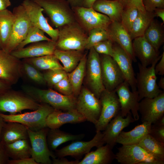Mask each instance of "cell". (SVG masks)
<instances>
[{"mask_svg":"<svg viewBox=\"0 0 164 164\" xmlns=\"http://www.w3.org/2000/svg\"><path fill=\"white\" fill-rule=\"evenodd\" d=\"M22 89L25 93L40 104H48L55 109L64 111L75 109L77 97L75 96L64 95L50 89H43L29 85L23 86Z\"/></svg>","mask_w":164,"mask_h":164,"instance_id":"obj_1","label":"cell"},{"mask_svg":"<svg viewBox=\"0 0 164 164\" xmlns=\"http://www.w3.org/2000/svg\"><path fill=\"white\" fill-rule=\"evenodd\" d=\"M58 29L59 33L56 42V49L81 51L85 49L88 35L77 21Z\"/></svg>","mask_w":164,"mask_h":164,"instance_id":"obj_2","label":"cell"},{"mask_svg":"<svg viewBox=\"0 0 164 164\" xmlns=\"http://www.w3.org/2000/svg\"><path fill=\"white\" fill-rule=\"evenodd\" d=\"M33 0L43 9L57 28L76 21L71 7L66 0Z\"/></svg>","mask_w":164,"mask_h":164,"instance_id":"obj_3","label":"cell"},{"mask_svg":"<svg viewBox=\"0 0 164 164\" xmlns=\"http://www.w3.org/2000/svg\"><path fill=\"white\" fill-rule=\"evenodd\" d=\"M40 104L24 93L9 89L0 93V113L15 114L25 110H35Z\"/></svg>","mask_w":164,"mask_h":164,"instance_id":"obj_4","label":"cell"},{"mask_svg":"<svg viewBox=\"0 0 164 164\" xmlns=\"http://www.w3.org/2000/svg\"><path fill=\"white\" fill-rule=\"evenodd\" d=\"M161 56V55L149 67H143L140 63H138L139 72L136 80L139 101L144 98H154L164 91L158 86L155 71V66Z\"/></svg>","mask_w":164,"mask_h":164,"instance_id":"obj_5","label":"cell"},{"mask_svg":"<svg viewBox=\"0 0 164 164\" xmlns=\"http://www.w3.org/2000/svg\"><path fill=\"white\" fill-rule=\"evenodd\" d=\"M37 109L30 112L15 114H5L0 113V116L5 122L20 123L32 131L46 127V119L48 115L56 110L50 105L41 104Z\"/></svg>","mask_w":164,"mask_h":164,"instance_id":"obj_6","label":"cell"},{"mask_svg":"<svg viewBox=\"0 0 164 164\" xmlns=\"http://www.w3.org/2000/svg\"><path fill=\"white\" fill-rule=\"evenodd\" d=\"M14 21L9 39L4 50L11 53L25 38L32 25L25 8L21 4L15 7L12 12Z\"/></svg>","mask_w":164,"mask_h":164,"instance_id":"obj_7","label":"cell"},{"mask_svg":"<svg viewBox=\"0 0 164 164\" xmlns=\"http://www.w3.org/2000/svg\"><path fill=\"white\" fill-rule=\"evenodd\" d=\"M49 129L46 127L35 131L27 128L31 147V157L39 164H51L50 157L52 159L56 158L47 145L46 137Z\"/></svg>","mask_w":164,"mask_h":164,"instance_id":"obj_8","label":"cell"},{"mask_svg":"<svg viewBox=\"0 0 164 164\" xmlns=\"http://www.w3.org/2000/svg\"><path fill=\"white\" fill-rule=\"evenodd\" d=\"M75 109L86 121L95 125L99 119L101 106L100 99L89 89L83 87L77 97Z\"/></svg>","mask_w":164,"mask_h":164,"instance_id":"obj_9","label":"cell"},{"mask_svg":"<svg viewBox=\"0 0 164 164\" xmlns=\"http://www.w3.org/2000/svg\"><path fill=\"white\" fill-rule=\"evenodd\" d=\"M76 21L86 32L95 28L107 30L111 22L106 15L95 10L92 7H71Z\"/></svg>","mask_w":164,"mask_h":164,"instance_id":"obj_10","label":"cell"},{"mask_svg":"<svg viewBox=\"0 0 164 164\" xmlns=\"http://www.w3.org/2000/svg\"><path fill=\"white\" fill-rule=\"evenodd\" d=\"M85 73L89 90L99 99L105 88L102 78L100 57L93 47L89 49L87 56Z\"/></svg>","mask_w":164,"mask_h":164,"instance_id":"obj_11","label":"cell"},{"mask_svg":"<svg viewBox=\"0 0 164 164\" xmlns=\"http://www.w3.org/2000/svg\"><path fill=\"white\" fill-rule=\"evenodd\" d=\"M99 99L101 109L99 119L94 125L96 132L104 130L108 123L120 111V102L115 90L109 91L105 89Z\"/></svg>","mask_w":164,"mask_h":164,"instance_id":"obj_12","label":"cell"},{"mask_svg":"<svg viewBox=\"0 0 164 164\" xmlns=\"http://www.w3.org/2000/svg\"><path fill=\"white\" fill-rule=\"evenodd\" d=\"M118 149L115 159L121 164H159L138 144L122 145Z\"/></svg>","mask_w":164,"mask_h":164,"instance_id":"obj_13","label":"cell"},{"mask_svg":"<svg viewBox=\"0 0 164 164\" xmlns=\"http://www.w3.org/2000/svg\"><path fill=\"white\" fill-rule=\"evenodd\" d=\"M129 85L125 80L115 89L120 104V113L124 118L131 112L135 121L139 119L138 114L139 102L137 91H131Z\"/></svg>","mask_w":164,"mask_h":164,"instance_id":"obj_14","label":"cell"},{"mask_svg":"<svg viewBox=\"0 0 164 164\" xmlns=\"http://www.w3.org/2000/svg\"><path fill=\"white\" fill-rule=\"evenodd\" d=\"M25 8L31 24L47 34L54 42L58 39V28H53L43 13V9L33 0H24L21 4Z\"/></svg>","mask_w":164,"mask_h":164,"instance_id":"obj_15","label":"cell"},{"mask_svg":"<svg viewBox=\"0 0 164 164\" xmlns=\"http://www.w3.org/2000/svg\"><path fill=\"white\" fill-rule=\"evenodd\" d=\"M101 76L105 89L113 91L125 80L116 62L111 56L103 54L100 57Z\"/></svg>","mask_w":164,"mask_h":164,"instance_id":"obj_16","label":"cell"},{"mask_svg":"<svg viewBox=\"0 0 164 164\" xmlns=\"http://www.w3.org/2000/svg\"><path fill=\"white\" fill-rule=\"evenodd\" d=\"M20 60L0 48V79L9 85L16 84L21 76Z\"/></svg>","mask_w":164,"mask_h":164,"instance_id":"obj_17","label":"cell"},{"mask_svg":"<svg viewBox=\"0 0 164 164\" xmlns=\"http://www.w3.org/2000/svg\"><path fill=\"white\" fill-rule=\"evenodd\" d=\"M95 135L91 140L84 141L77 140L59 149H56L54 152L58 158L70 156L78 158L90 152L94 147H98L104 144L103 141V135L101 131L96 132Z\"/></svg>","mask_w":164,"mask_h":164,"instance_id":"obj_18","label":"cell"},{"mask_svg":"<svg viewBox=\"0 0 164 164\" xmlns=\"http://www.w3.org/2000/svg\"><path fill=\"white\" fill-rule=\"evenodd\" d=\"M138 111L142 123H154L164 115V92L152 98H144L139 102Z\"/></svg>","mask_w":164,"mask_h":164,"instance_id":"obj_19","label":"cell"},{"mask_svg":"<svg viewBox=\"0 0 164 164\" xmlns=\"http://www.w3.org/2000/svg\"><path fill=\"white\" fill-rule=\"evenodd\" d=\"M109 39L118 44L132 61L137 62L132 45V39L128 32L120 22H111L107 30Z\"/></svg>","mask_w":164,"mask_h":164,"instance_id":"obj_20","label":"cell"},{"mask_svg":"<svg viewBox=\"0 0 164 164\" xmlns=\"http://www.w3.org/2000/svg\"><path fill=\"white\" fill-rule=\"evenodd\" d=\"M56 49V42L44 41L31 43L26 47L15 50L10 53L20 60L54 54Z\"/></svg>","mask_w":164,"mask_h":164,"instance_id":"obj_21","label":"cell"},{"mask_svg":"<svg viewBox=\"0 0 164 164\" xmlns=\"http://www.w3.org/2000/svg\"><path fill=\"white\" fill-rule=\"evenodd\" d=\"M135 121L131 112L124 118L120 111L110 121L104 130L103 140L104 144L108 145L113 149L116 144L117 138L123 129Z\"/></svg>","mask_w":164,"mask_h":164,"instance_id":"obj_22","label":"cell"},{"mask_svg":"<svg viewBox=\"0 0 164 164\" xmlns=\"http://www.w3.org/2000/svg\"><path fill=\"white\" fill-rule=\"evenodd\" d=\"M115 43L113 45L112 57L118 64L132 91H137L136 77L132 66V61L126 52L118 44Z\"/></svg>","mask_w":164,"mask_h":164,"instance_id":"obj_23","label":"cell"},{"mask_svg":"<svg viewBox=\"0 0 164 164\" xmlns=\"http://www.w3.org/2000/svg\"><path fill=\"white\" fill-rule=\"evenodd\" d=\"M85 118L75 109L65 111L56 110L47 116L46 127L50 129L59 128L63 125L76 124L84 122Z\"/></svg>","mask_w":164,"mask_h":164,"instance_id":"obj_24","label":"cell"},{"mask_svg":"<svg viewBox=\"0 0 164 164\" xmlns=\"http://www.w3.org/2000/svg\"><path fill=\"white\" fill-rule=\"evenodd\" d=\"M133 48L135 57L139 60L143 67L151 65L160 56L144 36L133 39Z\"/></svg>","mask_w":164,"mask_h":164,"instance_id":"obj_25","label":"cell"},{"mask_svg":"<svg viewBox=\"0 0 164 164\" xmlns=\"http://www.w3.org/2000/svg\"><path fill=\"white\" fill-rule=\"evenodd\" d=\"M23 139H29L27 128L17 122H6L2 128L1 141L4 144Z\"/></svg>","mask_w":164,"mask_h":164,"instance_id":"obj_26","label":"cell"},{"mask_svg":"<svg viewBox=\"0 0 164 164\" xmlns=\"http://www.w3.org/2000/svg\"><path fill=\"white\" fill-rule=\"evenodd\" d=\"M97 148L96 150L86 154L78 164H110L115 159V154L108 145L106 144Z\"/></svg>","mask_w":164,"mask_h":164,"instance_id":"obj_27","label":"cell"},{"mask_svg":"<svg viewBox=\"0 0 164 164\" xmlns=\"http://www.w3.org/2000/svg\"><path fill=\"white\" fill-rule=\"evenodd\" d=\"M92 7L96 11L106 15L111 22H121L124 7L119 0H97Z\"/></svg>","mask_w":164,"mask_h":164,"instance_id":"obj_28","label":"cell"},{"mask_svg":"<svg viewBox=\"0 0 164 164\" xmlns=\"http://www.w3.org/2000/svg\"><path fill=\"white\" fill-rule=\"evenodd\" d=\"M151 124L144 122L128 132L122 131L116 140V143L122 145L138 144L146 135L149 134Z\"/></svg>","mask_w":164,"mask_h":164,"instance_id":"obj_29","label":"cell"},{"mask_svg":"<svg viewBox=\"0 0 164 164\" xmlns=\"http://www.w3.org/2000/svg\"><path fill=\"white\" fill-rule=\"evenodd\" d=\"M85 136V134L73 135L59 128L49 129L46 140L48 147L51 151L56 150L61 144L70 141L80 140Z\"/></svg>","mask_w":164,"mask_h":164,"instance_id":"obj_30","label":"cell"},{"mask_svg":"<svg viewBox=\"0 0 164 164\" xmlns=\"http://www.w3.org/2000/svg\"><path fill=\"white\" fill-rule=\"evenodd\" d=\"M84 51L63 50L56 49L54 53L62 63L63 70L67 73L70 72L77 67L84 53Z\"/></svg>","mask_w":164,"mask_h":164,"instance_id":"obj_31","label":"cell"},{"mask_svg":"<svg viewBox=\"0 0 164 164\" xmlns=\"http://www.w3.org/2000/svg\"><path fill=\"white\" fill-rule=\"evenodd\" d=\"M4 145L7 154L12 159L31 157V147L29 139H21Z\"/></svg>","mask_w":164,"mask_h":164,"instance_id":"obj_32","label":"cell"},{"mask_svg":"<svg viewBox=\"0 0 164 164\" xmlns=\"http://www.w3.org/2000/svg\"><path fill=\"white\" fill-rule=\"evenodd\" d=\"M151 155L159 164H164V144L159 142L149 134L138 144Z\"/></svg>","mask_w":164,"mask_h":164,"instance_id":"obj_33","label":"cell"},{"mask_svg":"<svg viewBox=\"0 0 164 164\" xmlns=\"http://www.w3.org/2000/svg\"><path fill=\"white\" fill-rule=\"evenodd\" d=\"M87 57L85 53L77 67L70 72L67 73V76L71 85L74 95L77 97L82 88V85L85 73Z\"/></svg>","mask_w":164,"mask_h":164,"instance_id":"obj_34","label":"cell"},{"mask_svg":"<svg viewBox=\"0 0 164 164\" xmlns=\"http://www.w3.org/2000/svg\"><path fill=\"white\" fill-rule=\"evenodd\" d=\"M155 17L153 12L138 11L129 32L132 39L143 36Z\"/></svg>","mask_w":164,"mask_h":164,"instance_id":"obj_35","label":"cell"},{"mask_svg":"<svg viewBox=\"0 0 164 164\" xmlns=\"http://www.w3.org/2000/svg\"><path fill=\"white\" fill-rule=\"evenodd\" d=\"M13 21L12 12L7 9L0 10V48L4 50L10 37Z\"/></svg>","mask_w":164,"mask_h":164,"instance_id":"obj_36","label":"cell"},{"mask_svg":"<svg viewBox=\"0 0 164 164\" xmlns=\"http://www.w3.org/2000/svg\"><path fill=\"white\" fill-rule=\"evenodd\" d=\"M162 25L153 19L143 35L145 39L158 52L164 42V32Z\"/></svg>","mask_w":164,"mask_h":164,"instance_id":"obj_37","label":"cell"},{"mask_svg":"<svg viewBox=\"0 0 164 164\" xmlns=\"http://www.w3.org/2000/svg\"><path fill=\"white\" fill-rule=\"evenodd\" d=\"M23 61L33 66L39 70L63 69V66L54 54L25 59Z\"/></svg>","mask_w":164,"mask_h":164,"instance_id":"obj_38","label":"cell"},{"mask_svg":"<svg viewBox=\"0 0 164 164\" xmlns=\"http://www.w3.org/2000/svg\"><path fill=\"white\" fill-rule=\"evenodd\" d=\"M43 31L32 24L25 38L16 50L23 48L29 44L42 41L52 40L51 39L45 35Z\"/></svg>","mask_w":164,"mask_h":164,"instance_id":"obj_39","label":"cell"},{"mask_svg":"<svg viewBox=\"0 0 164 164\" xmlns=\"http://www.w3.org/2000/svg\"><path fill=\"white\" fill-rule=\"evenodd\" d=\"M22 71L32 82L39 84H46L43 74L33 66L24 61L22 63Z\"/></svg>","mask_w":164,"mask_h":164,"instance_id":"obj_40","label":"cell"},{"mask_svg":"<svg viewBox=\"0 0 164 164\" xmlns=\"http://www.w3.org/2000/svg\"><path fill=\"white\" fill-rule=\"evenodd\" d=\"M85 49L89 50L97 43L109 39L107 30L101 28H95L89 32Z\"/></svg>","mask_w":164,"mask_h":164,"instance_id":"obj_41","label":"cell"},{"mask_svg":"<svg viewBox=\"0 0 164 164\" xmlns=\"http://www.w3.org/2000/svg\"><path fill=\"white\" fill-rule=\"evenodd\" d=\"M138 11V9L135 7H128L124 9L121 15V22L129 33Z\"/></svg>","mask_w":164,"mask_h":164,"instance_id":"obj_42","label":"cell"},{"mask_svg":"<svg viewBox=\"0 0 164 164\" xmlns=\"http://www.w3.org/2000/svg\"><path fill=\"white\" fill-rule=\"evenodd\" d=\"M43 75L46 83L53 87L67 76V73L63 69H56L46 70Z\"/></svg>","mask_w":164,"mask_h":164,"instance_id":"obj_43","label":"cell"},{"mask_svg":"<svg viewBox=\"0 0 164 164\" xmlns=\"http://www.w3.org/2000/svg\"><path fill=\"white\" fill-rule=\"evenodd\" d=\"M114 42L110 39L101 42L95 45L93 48L99 54L107 55L112 57Z\"/></svg>","mask_w":164,"mask_h":164,"instance_id":"obj_44","label":"cell"},{"mask_svg":"<svg viewBox=\"0 0 164 164\" xmlns=\"http://www.w3.org/2000/svg\"><path fill=\"white\" fill-rule=\"evenodd\" d=\"M53 87L56 91L63 95L74 96L71 85L67 76L55 85Z\"/></svg>","mask_w":164,"mask_h":164,"instance_id":"obj_45","label":"cell"},{"mask_svg":"<svg viewBox=\"0 0 164 164\" xmlns=\"http://www.w3.org/2000/svg\"><path fill=\"white\" fill-rule=\"evenodd\" d=\"M149 134L155 139L164 144V126L152 124Z\"/></svg>","mask_w":164,"mask_h":164,"instance_id":"obj_46","label":"cell"},{"mask_svg":"<svg viewBox=\"0 0 164 164\" xmlns=\"http://www.w3.org/2000/svg\"><path fill=\"white\" fill-rule=\"evenodd\" d=\"M145 10L153 12L157 8H164V0H142Z\"/></svg>","mask_w":164,"mask_h":164,"instance_id":"obj_47","label":"cell"},{"mask_svg":"<svg viewBox=\"0 0 164 164\" xmlns=\"http://www.w3.org/2000/svg\"><path fill=\"white\" fill-rule=\"evenodd\" d=\"M122 4L124 8L128 7H135L139 11L145 12V10L142 4V0H119Z\"/></svg>","mask_w":164,"mask_h":164,"instance_id":"obj_48","label":"cell"},{"mask_svg":"<svg viewBox=\"0 0 164 164\" xmlns=\"http://www.w3.org/2000/svg\"><path fill=\"white\" fill-rule=\"evenodd\" d=\"M8 164H39L32 157L25 158L18 160H9Z\"/></svg>","mask_w":164,"mask_h":164,"instance_id":"obj_49","label":"cell"},{"mask_svg":"<svg viewBox=\"0 0 164 164\" xmlns=\"http://www.w3.org/2000/svg\"><path fill=\"white\" fill-rule=\"evenodd\" d=\"M155 71L156 75L163 76L164 75V52L161 55L159 62L156 64L155 67Z\"/></svg>","mask_w":164,"mask_h":164,"instance_id":"obj_50","label":"cell"},{"mask_svg":"<svg viewBox=\"0 0 164 164\" xmlns=\"http://www.w3.org/2000/svg\"><path fill=\"white\" fill-rule=\"evenodd\" d=\"M9 157L7 154L4 144L0 141V164H8Z\"/></svg>","mask_w":164,"mask_h":164,"instance_id":"obj_51","label":"cell"},{"mask_svg":"<svg viewBox=\"0 0 164 164\" xmlns=\"http://www.w3.org/2000/svg\"><path fill=\"white\" fill-rule=\"evenodd\" d=\"M79 161L77 159L75 161H69L64 157L52 159V164H78Z\"/></svg>","mask_w":164,"mask_h":164,"instance_id":"obj_52","label":"cell"},{"mask_svg":"<svg viewBox=\"0 0 164 164\" xmlns=\"http://www.w3.org/2000/svg\"><path fill=\"white\" fill-rule=\"evenodd\" d=\"M155 17L160 18L164 23V9L157 8L153 12Z\"/></svg>","mask_w":164,"mask_h":164,"instance_id":"obj_53","label":"cell"},{"mask_svg":"<svg viewBox=\"0 0 164 164\" xmlns=\"http://www.w3.org/2000/svg\"><path fill=\"white\" fill-rule=\"evenodd\" d=\"M11 86L0 79V93L11 89Z\"/></svg>","mask_w":164,"mask_h":164,"instance_id":"obj_54","label":"cell"},{"mask_svg":"<svg viewBox=\"0 0 164 164\" xmlns=\"http://www.w3.org/2000/svg\"><path fill=\"white\" fill-rule=\"evenodd\" d=\"M11 5L10 0H0V10L7 9V8Z\"/></svg>","mask_w":164,"mask_h":164,"instance_id":"obj_55","label":"cell"},{"mask_svg":"<svg viewBox=\"0 0 164 164\" xmlns=\"http://www.w3.org/2000/svg\"><path fill=\"white\" fill-rule=\"evenodd\" d=\"M71 7L82 6L83 0H67Z\"/></svg>","mask_w":164,"mask_h":164,"instance_id":"obj_56","label":"cell"},{"mask_svg":"<svg viewBox=\"0 0 164 164\" xmlns=\"http://www.w3.org/2000/svg\"><path fill=\"white\" fill-rule=\"evenodd\" d=\"M97 0H83L82 6L86 8H91Z\"/></svg>","mask_w":164,"mask_h":164,"instance_id":"obj_57","label":"cell"},{"mask_svg":"<svg viewBox=\"0 0 164 164\" xmlns=\"http://www.w3.org/2000/svg\"><path fill=\"white\" fill-rule=\"evenodd\" d=\"M156 125L164 126V115L162 116L159 118L153 124Z\"/></svg>","mask_w":164,"mask_h":164,"instance_id":"obj_58","label":"cell"},{"mask_svg":"<svg viewBox=\"0 0 164 164\" xmlns=\"http://www.w3.org/2000/svg\"><path fill=\"white\" fill-rule=\"evenodd\" d=\"M158 86L159 88L164 90V77L162 76L160 79L158 84Z\"/></svg>","mask_w":164,"mask_h":164,"instance_id":"obj_59","label":"cell"},{"mask_svg":"<svg viewBox=\"0 0 164 164\" xmlns=\"http://www.w3.org/2000/svg\"><path fill=\"white\" fill-rule=\"evenodd\" d=\"M6 122L4 121L2 117L0 116V136L2 128Z\"/></svg>","mask_w":164,"mask_h":164,"instance_id":"obj_60","label":"cell"}]
</instances>
